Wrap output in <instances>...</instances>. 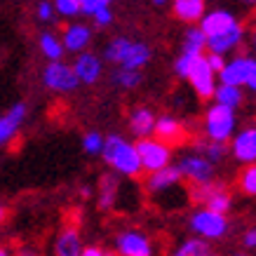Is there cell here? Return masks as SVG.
I'll use <instances>...</instances> for the list:
<instances>
[{
	"label": "cell",
	"mask_w": 256,
	"mask_h": 256,
	"mask_svg": "<svg viewBox=\"0 0 256 256\" xmlns=\"http://www.w3.org/2000/svg\"><path fill=\"white\" fill-rule=\"evenodd\" d=\"M101 158H104V162L108 164L116 174H120V176H124V178H139L141 172H144L136 144L127 141L124 136H120V134H108V136L104 139Z\"/></svg>",
	"instance_id": "6da1fadb"
},
{
	"label": "cell",
	"mask_w": 256,
	"mask_h": 256,
	"mask_svg": "<svg viewBox=\"0 0 256 256\" xmlns=\"http://www.w3.org/2000/svg\"><path fill=\"white\" fill-rule=\"evenodd\" d=\"M104 59L122 68L144 70L153 59V50L144 40H132L127 36H118L104 47Z\"/></svg>",
	"instance_id": "7a4b0ae2"
},
{
	"label": "cell",
	"mask_w": 256,
	"mask_h": 256,
	"mask_svg": "<svg viewBox=\"0 0 256 256\" xmlns=\"http://www.w3.org/2000/svg\"><path fill=\"white\" fill-rule=\"evenodd\" d=\"M238 130V113L235 108L221 106V104H212L210 108L204 110L202 116V136L214 141H230V136Z\"/></svg>",
	"instance_id": "3957f363"
},
{
	"label": "cell",
	"mask_w": 256,
	"mask_h": 256,
	"mask_svg": "<svg viewBox=\"0 0 256 256\" xmlns=\"http://www.w3.org/2000/svg\"><path fill=\"white\" fill-rule=\"evenodd\" d=\"M188 228H190V233L202 238V240L216 242L230 233V221H228V214L207 210V207H198L188 216Z\"/></svg>",
	"instance_id": "277c9868"
},
{
	"label": "cell",
	"mask_w": 256,
	"mask_h": 256,
	"mask_svg": "<svg viewBox=\"0 0 256 256\" xmlns=\"http://www.w3.org/2000/svg\"><path fill=\"white\" fill-rule=\"evenodd\" d=\"M188 200L198 204V207H207V210L228 214L233 210V193L226 188L221 181H207V184H195L188 188Z\"/></svg>",
	"instance_id": "5b68a950"
},
{
	"label": "cell",
	"mask_w": 256,
	"mask_h": 256,
	"mask_svg": "<svg viewBox=\"0 0 256 256\" xmlns=\"http://www.w3.org/2000/svg\"><path fill=\"white\" fill-rule=\"evenodd\" d=\"M136 150H139V160L144 172H158L172 164V158H174V148L170 144H164L162 139L158 136H144V139H136Z\"/></svg>",
	"instance_id": "8992f818"
},
{
	"label": "cell",
	"mask_w": 256,
	"mask_h": 256,
	"mask_svg": "<svg viewBox=\"0 0 256 256\" xmlns=\"http://www.w3.org/2000/svg\"><path fill=\"white\" fill-rule=\"evenodd\" d=\"M176 167H178V172H181L184 181H188L190 186H195V184H207V181H214V178H216V164L212 162L210 158L200 156L193 148H190V153H184V156L178 158Z\"/></svg>",
	"instance_id": "52a82bcc"
},
{
	"label": "cell",
	"mask_w": 256,
	"mask_h": 256,
	"mask_svg": "<svg viewBox=\"0 0 256 256\" xmlns=\"http://www.w3.org/2000/svg\"><path fill=\"white\" fill-rule=\"evenodd\" d=\"M40 78H42V85L50 92H56V94L76 92L80 87V80L76 76V70L66 62H47L42 73H40Z\"/></svg>",
	"instance_id": "ba28073f"
},
{
	"label": "cell",
	"mask_w": 256,
	"mask_h": 256,
	"mask_svg": "<svg viewBox=\"0 0 256 256\" xmlns=\"http://www.w3.org/2000/svg\"><path fill=\"white\" fill-rule=\"evenodd\" d=\"M181 181H184V176H181L176 164H167L158 172H148L144 178V190L150 198H164V195H174L178 190H184Z\"/></svg>",
	"instance_id": "9c48e42d"
},
{
	"label": "cell",
	"mask_w": 256,
	"mask_h": 256,
	"mask_svg": "<svg viewBox=\"0 0 256 256\" xmlns=\"http://www.w3.org/2000/svg\"><path fill=\"white\" fill-rule=\"evenodd\" d=\"M256 70V54H249V52H235L230 59H226V66L218 70V82H226V85H238L244 87L247 80L254 76Z\"/></svg>",
	"instance_id": "30bf717a"
},
{
	"label": "cell",
	"mask_w": 256,
	"mask_h": 256,
	"mask_svg": "<svg viewBox=\"0 0 256 256\" xmlns=\"http://www.w3.org/2000/svg\"><path fill=\"white\" fill-rule=\"evenodd\" d=\"M116 254L118 256H153V242L144 230L124 228L116 235Z\"/></svg>",
	"instance_id": "8fae6325"
},
{
	"label": "cell",
	"mask_w": 256,
	"mask_h": 256,
	"mask_svg": "<svg viewBox=\"0 0 256 256\" xmlns=\"http://www.w3.org/2000/svg\"><path fill=\"white\" fill-rule=\"evenodd\" d=\"M186 80L190 82L193 92L198 94L200 101H207L214 96V90H216V73L212 70V66L207 64L204 54L195 59V64L190 66V70H188Z\"/></svg>",
	"instance_id": "7c38bea8"
},
{
	"label": "cell",
	"mask_w": 256,
	"mask_h": 256,
	"mask_svg": "<svg viewBox=\"0 0 256 256\" xmlns=\"http://www.w3.org/2000/svg\"><path fill=\"white\" fill-rule=\"evenodd\" d=\"M228 156H233V160L240 164L256 162V124L235 130V134L228 141Z\"/></svg>",
	"instance_id": "4fadbf2b"
},
{
	"label": "cell",
	"mask_w": 256,
	"mask_h": 256,
	"mask_svg": "<svg viewBox=\"0 0 256 256\" xmlns=\"http://www.w3.org/2000/svg\"><path fill=\"white\" fill-rule=\"evenodd\" d=\"M247 40V28L244 24H235L233 28H228L224 33H216L207 38V52H214V54H221V56H228V54H235Z\"/></svg>",
	"instance_id": "5bb4252c"
},
{
	"label": "cell",
	"mask_w": 256,
	"mask_h": 256,
	"mask_svg": "<svg viewBox=\"0 0 256 256\" xmlns=\"http://www.w3.org/2000/svg\"><path fill=\"white\" fill-rule=\"evenodd\" d=\"M153 136L162 139L164 144H170L172 148L174 146H184L188 139H190V132L188 127L176 116H158L156 120V130H153Z\"/></svg>",
	"instance_id": "9a60e30c"
},
{
	"label": "cell",
	"mask_w": 256,
	"mask_h": 256,
	"mask_svg": "<svg viewBox=\"0 0 256 256\" xmlns=\"http://www.w3.org/2000/svg\"><path fill=\"white\" fill-rule=\"evenodd\" d=\"M26 118H28V106H26L24 101L12 104V106H10V108L0 116V148L8 146L10 141L22 132Z\"/></svg>",
	"instance_id": "2e32d148"
},
{
	"label": "cell",
	"mask_w": 256,
	"mask_h": 256,
	"mask_svg": "<svg viewBox=\"0 0 256 256\" xmlns=\"http://www.w3.org/2000/svg\"><path fill=\"white\" fill-rule=\"evenodd\" d=\"M70 66L76 70L80 85H96L101 80V73H104V59L96 56L94 52H87V50L76 54V62Z\"/></svg>",
	"instance_id": "e0dca14e"
},
{
	"label": "cell",
	"mask_w": 256,
	"mask_h": 256,
	"mask_svg": "<svg viewBox=\"0 0 256 256\" xmlns=\"http://www.w3.org/2000/svg\"><path fill=\"white\" fill-rule=\"evenodd\" d=\"M235 24H240V19L230 10H212V12H204V16L198 22V26L204 33V38H212L216 33H224L228 28H233Z\"/></svg>",
	"instance_id": "ac0fdd59"
},
{
	"label": "cell",
	"mask_w": 256,
	"mask_h": 256,
	"mask_svg": "<svg viewBox=\"0 0 256 256\" xmlns=\"http://www.w3.org/2000/svg\"><path fill=\"white\" fill-rule=\"evenodd\" d=\"M62 42H64V50L70 52V54H80L85 52L87 47L92 45V28L87 24H68L66 28L62 31Z\"/></svg>",
	"instance_id": "d6986e66"
},
{
	"label": "cell",
	"mask_w": 256,
	"mask_h": 256,
	"mask_svg": "<svg viewBox=\"0 0 256 256\" xmlns=\"http://www.w3.org/2000/svg\"><path fill=\"white\" fill-rule=\"evenodd\" d=\"M156 110L148 108V106H134L130 110V118H127V127L132 136L136 139H144V136H153V130H156Z\"/></svg>",
	"instance_id": "ffe728a7"
},
{
	"label": "cell",
	"mask_w": 256,
	"mask_h": 256,
	"mask_svg": "<svg viewBox=\"0 0 256 256\" xmlns=\"http://www.w3.org/2000/svg\"><path fill=\"white\" fill-rule=\"evenodd\" d=\"M118 195H120V174L108 172L99 178V188H96V204L101 212H110L116 207Z\"/></svg>",
	"instance_id": "44dd1931"
},
{
	"label": "cell",
	"mask_w": 256,
	"mask_h": 256,
	"mask_svg": "<svg viewBox=\"0 0 256 256\" xmlns=\"http://www.w3.org/2000/svg\"><path fill=\"white\" fill-rule=\"evenodd\" d=\"M82 238L76 226H66L54 240V256H80L82 254Z\"/></svg>",
	"instance_id": "7402d4cb"
},
{
	"label": "cell",
	"mask_w": 256,
	"mask_h": 256,
	"mask_svg": "<svg viewBox=\"0 0 256 256\" xmlns=\"http://www.w3.org/2000/svg\"><path fill=\"white\" fill-rule=\"evenodd\" d=\"M172 12L178 22L198 24L207 12V0H172Z\"/></svg>",
	"instance_id": "603a6c76"
},
{
	"label": "cell",
	"mask_w": 256,
	"mask_h": 256,
	"mask_svg": "<svg viewBox=\"0 0 256 256\" xmlns=\"http://www.w3.org/2000/svg\"><path fill=\"white\" fill-rule=\"evenodd\" d=\"M193 150H198L200 156L210 158L214 164H221L228 158V144L226 141H214L207 139V136H200V139H193Z\"/></svg>",
	"instance_id": "cb8c5ba5"
},
{
	"label": "cell",
	"mask_w": 256,
	"mask_h": 256,
	"mask_svg": "<svg viewBox=\"0 0 256 256\" xmlns=\"http://www.w3.org/2000/svg\"><path fill=\"white\" fill-rule=\"evenodd\" d=\"M38 47H40V54L45 56L47 62H62L66 50H64L62 38L52 31H42L38 36Z\"/></svg>",
	"instance_id": "d4e9b609"
},
{
	"label": "cell",
	"mask_w": 256,
	"mask_h": 256,
	"mask_svg": "<svg viewBox=\"0 0 256 256\" xmlns=\"http://www.w3.org/2000/svg\"><path fill=\"white\" fill-rule=\"evenodd\" d=\"M170 256H216V252L212 249L210 240H202V238L193 235V238L181 242Z\"/></svg>",
	"instance_id": "484cf974"
},
{
	"label": "cell",
	"mask_w": 256,
	"mask_h": 256,
	"mask_svg": "<svg viewBox=\"0 0 256 256\" xmlns=\"http://www.w3.org/2000/svg\"><path fill=\"white\" fill-rule=\"evenodd\" d=\"M212 99L216 101V104H221V106H228V108L238 110L242 104H244V92H242V87H238V85H226V82H218Z\"/></svg>",
	"instance_id": "4316f807"
},
{
	"label": "cell",
	"mask_w": 256,
	"mask_h": 256,
	"mask_svg": "<svg viewBox=\"0 0 256 256\" xmlns=\"http://www.w3.org/2000/svg\"><path fill=\"white\" fill-rule=\"evenodd\" d=\"M110 82H113L118 90L130 92V90H136V87L144 82V73L136 68H122V66H118V68L110 73Z\"/></svg>",
	"instance_id": "83f0119b"
},
{
	"label": "cell",
	"mask_w": 256,
	"mask_h": 256,
	"mask_svg": "<svg viewBox=\"0 0 256 256\" xmlns=\"http://www.w3.org/2000/svg\"><path fill=\"white\" fill-rule=\"evenodd\" d=\"M204 50H207V38L200 31V26H188L186 33H184V40H181V52L198 56L204 54Z\"/></svg>",
	"instance_id": "f1b7e54d"
},
{
	"label": "cell",
	"mask_w": 256,
	"mask_h": 256,
	"mask_svg": "<svg viewBox=\"0 0 256 256\" xmlns=\"http://www.w3.org/2000/svg\"><path fill=\"white\" fill-rule=\"evenodd\" d=\"M238 188L249 198H256V162L244 164V170L238 176Z\"/></svg>",
	"instance_id": "f546056e"
},
{
	"label": "cell",
	"mask_w": 256,
	"mask_h": 256,
	"mask_svg": "<svg viewBox=\"0 0 256 256\" xmlns=\"http://www.w3.org/2000/svg\"><path fill=\"white\" fill-rule=\"evenodd\" d=\"M104 134L96 132V130H90V132L82 134V150H85L87 156H101V148H104Z\"/></svg>",
	"instance_id": "4dcf8cb0"
},
{
	"label": "cell",
	"mask_w": 256,
	"mask_h": 256,
	"mask_svg": "<svg viewBox=\"0 0 256 256\" xmlns=\"http://www.w3.org/2000/svg\"><path fill=\"white\" fill-rule=\"evenodd\" d=\"M52 2H54L56 14L66 16V19H73V16H78V14H80L78 0H52Z\"/></svg>",
	"instance_id": "1f68e13d"
},
{
	"label": "cell",
	"mask_w": 256,
	"mask_h": 256,
	"mask_svg": "<svg viewBox=\"0 0 256 256\" xmlns=\"http://www.w3.org/2000/svg\"><path fill=\"white\" fill-rule=\"evenodd\" d=\"M36 16H38L40 24H52L56 16L54 2H52V0H40L38 8H36Z\"/></svg>",
	"instance_id": "d6a6232c"
},
{
	"label": "cell",
	"mask_w": 256,
	"mask_h": 256,
	"mask_svg": "<svg viewBox=\"0 0 256 256\" xmlns=\"http://www.w3.org/2000/svg\"><path fill=\"white\" fill-rule=\"evenodd\" d=\"M94 24L99 26V28H106V26H110L113 24V12H110V5H99L96 8V12L92 14Z\"/></svg>",
	"instance_id": "836d02e7"
},
{
	"label": "cell",
	"mask_w": 256,
	"mask_h": 256,
	"mask_svg": "<svg viewBox=\"0 0 256 256\" xmlns=\"http://www.w3.org/2000/svg\"><path fill=\"white\" fill-rule=\"evenodd\" d=\"M204 59H207V64L212 66V70H214L216 76H218V70H221V68L226 66V56L214 54V52H207V54H204Z\"/></svg>",
	"instance_id": "e575fe53"
},
{
	"label": "cell",
	"mask_w": 256,
	"mask_h": 256,
	"mask_svg": "<svg viewBox=\"0 0 256 256\" xmlns=\"http://www.w3.org/2000/svg\"><path fill=\"white\" fill-rule=\"evenodd\" d=\"M78 5H80V14L92 16L101 2H99V0H78Z\"/></svg>",
	"instance_id": "d590c367"
},
{
	"label": "cell",
	"mask_w": 256,
	"mask_h": 256,
	"mask_svg": "<svg viewBox=\"0 0 256 256\" xmlns=\"http://www.w3.org/2000/svg\"><path fill=\"white\" fill-rule=\"evenodd\" d=\"M242 244L247 249H256V226H252L242 233Z\"/></svg>",
	"instance_id": "8d00e7d4"
},
{
	"label": "cell",
	"mask_w": 256,
	"mask_h": 256,
	"mask_svg": "<svg viewBox=\"0 0 256 256\" xmlns=\"http://www.w3.org/2000/svg\"><path fill=\"white\" fill-rule=\"evenodd\" d=\"M80 256H118V254H110V252L96 247V244H90V247L82 249V254H80Z\"/></svg>",
	"instance_id": "74e56055"
},
{
	"label": "cell",
	"mask_w": 256,
	"mask_h": 256,
	"mask_svg": "<svg viewBox=\"0 0 256 256\" xmlns=\"http://www.w3.org/2000/svg\"><path fill=\"white\" fill-rule=\"evenodd\" d=\"M8 216H10L8 204H2V202H0V226H2V224H5V221H8Z\"/></svg>",
	"instance_id": "f35d334b"
},
{
	"label": "cell",
	"mask_w": 256,
	"mask_h": 256,
	"mask_svg": "<svg viewBox=\"0 0 256 256\" xmlns=\"http://www.w3.org/2000/svg\"><path fill=\"white\" fill-rule=\"evenodd\" d=\"M249 47H252V52L256 54V24H254V28L249 31Z\"/></svg>",
	"instance_id": "ab89813d"
},
{
	"label": "cell",
	"mask_w": 256,
	"mask_h": 256,
	"mask_svg": "<svg viewBox=\"0 0 256 256\" xmlns=\"http://www.w3.org/2000/svg\"><path fill=\"white\" fill-rule=\"evenodd\" d=\"M249 90V92H256V70H254V76L247 80V85H244Z\"/></svg>",
	"instance_id": "60d3db41"
},
{
	"label": "cell",
	"mask_w": 256,
	"mask_h": 256,
	"mask_svg": "<svg viewBox=\"0 0 256 256\" xmlns=\"http://www.w3.org/2000/svg\"><path fill=\"white\" fill-rule=\"evenodd\" d=\"M238 2H242L244 8H256V0H238Z\"/></svg>",
	"instance_id": "b9f144b4"
},
{
	"label": "cell",
	"mask_w": 256,
	"mask_h": 256,
	"mask_svg": "<svg viewBox=\"0 0 256 256\" xmlns=\"http://www.w3.org/2000/svg\"><path fill=\"white\" fill-rule=\"evenodd\" d=\"M0 256H12V252H10L5 244H0Z\"/></svg>",
	"instance_id": "7bdbcfd3"
},
{
	"label": "cell",
	"mask_w": 256,
	"mask_h": 256,
	"mask_svg": "<svg viewBox=\"0 0 256 256\" xmlns=\"http://www.w3.org/2000/svg\"><path fill=\"white\" fill-rule=\"evenodd\" d=\"M19 256H36V252H31V249H19Z\"/></svg>",
	"instance_id": "ee69618b"
},
{
	"label": "cell",
	"mask_w": 256,
	"mask_h": 256,
	"mask_svg": "<svg viewBox=\"0 0 256 256\" xmlns=\"http://www.w3.org/2000/svg\"><path fill=\"white\" fill-rule=\"evenodd\" d=\"M150 2H153V5H158V8H162V5L167 2V0H150Z\"/></svg>",
	"instance_id": "f6af8a7d"
},
{
	"label": "cell",
	"mask_w": 256,
	"mask_h": 256,
	"mask_svg": "<svg viewBox=\"0 0 256 256\" xmlns=\"http://www.w3.org/2000/svg\"><path fill=\"white\" fill-rule=\"evenodd\" d=\"M101 5H110V2H113V0H99Z\"/></svg>",
	"instance_id": "bcb514c9"
},
{
	"label": "cell",
	"mask_w": 256,
	"mask_h": 256,
	"mask_svg": "<svg viewBox=\"0 0 256 256\" xmlns=\"http://www.w3.org/2000/svg\"><path fill=\"white\" fill-rule=\"evenodd\" d=\"M233 256H247V254H233Z\"/></svg>",
	"instance_id": "7dc6e473"
}]
</instances>
